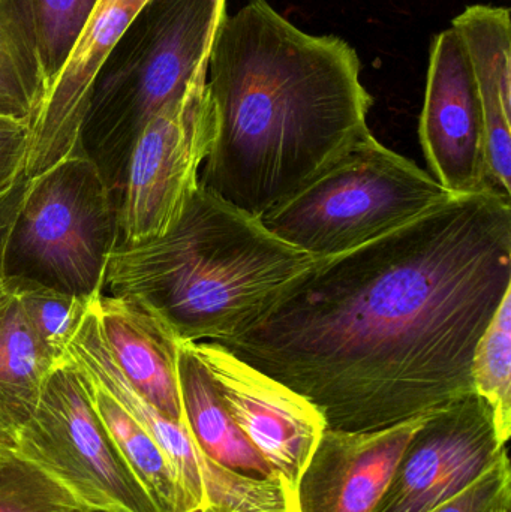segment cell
I'll return each instance as SVG.
<instances>
[{
    "instance_id": "cell-1",
    "label": "cell",
    "mask_w": 511,
    "mask_h": 512,
    "mask_svg": "<svg viewBox=\"0 0 511 512\" xmlns=\"http://www.w3.org/2000/svg\"><path fill=\"white\" fill-rule=\"evenodd\" d=\"M510 291V198L450 197L318 259L219 345L308 399L327 429L372 432L474 393V349Z\"/></svg>"
},
{
    "instance_id": "cell-2",
    "label": "cell",
    "mask_w": 511,
    "mask_h": 512,
    "mask_svg": "<svg viewBox=\"0 0 511 512\" xmlns=\"http://www.w3.org/2000/svg\"><path fill=\"white\" fill-rule=\"evenodd\" d=\"M353 45L311 35L266 0L219 21L206 89L216 138L200 186L263 218L369 134L371 93Z\"/></svg>"
},
{
    "instance_id": "cell-3",
    "label": "cell",
    "mask_w": 511,
    "mask_h": 512,
    "mask_svg": "<svg viewBox=\"0 0 511 512\" xmlns=\"http://www.w3.org/2000/svg\"><path fill=\"white\" fill-rule=\"evenodd\" d=\"M318 259L198 186L164 236L119 242L102 294L140 298L182 342L222 343L248 328Z\"/></svg>"
},
{
    "instance_id": "cell-4",
    "label": "cell",
    "mask_w": 511,
    "mask_h": 512,
    "mask_svg": "<svg viewBox=\"0 0 511 512\" xmlns=\"http://www.w3.org/2000/svg\"><path fill=\"white\" fill-rule=\"evenodd\" d=\"M225 2L149 0L102 65L81 128V147L117 201L135 141L209 59Z\"/></svg>"
},
{
    "instance_id": "cell-5",
    "label": "cell",
    "mask_w": 511,
    "mask_h": 512,
    "mask_svg": "<svg viewBox=\"0 0 511 512\" xmlns=\"http://www.w3.org/2000/svg\"><path fill=\"white\" fill-rule=\"evenodd\" d=\"M450 197L428 171L369 132L261 221L293 248L329 258L416 221Z\"/></svg>"
},
{
    "instance_id": "cell-6",
    "label": "cell",
    "mask_w": 511,
    "mask_h": 512,
    "mask_svg": "<svg viewBox=\"0 0 511 512\" xmlns=\"http://www.w3.org/2000/svg\"><path fill=\"white\" fill-rule=\"evenodd\" d=\"M119 201L83 149L30 179L9 240L6 271L90 298L119 245Z\"/></svg>"
},
{
    "instance_id": "cell-7",
    "label": "cell",
    "mask_w": 511,
    "mask_h": 512,
    "mask_svg": "<svg viewBox=\"0 0 511 512\" xmlns=\"http://www.w3.org/2000/svg\"><path fill=\"white\" fill-rule=\"evenodd\" d=\"M89 510L159 512L96 411L89 384L65 358L11 445Z\"/></svg>"
},
{
    "instance_id": "cell-8",
    "label": "cell",
    "mask_w": 511,
    "mask_h": 512,
    "mask_svg": "<svg viewBox=\"0 0 511 512\" xmlns=\"http://www.w3.org/2000/svg\"><path fill=\"white\" fill-rule=\"evenodd\" d=\"M206 74L207 62L135 141L120 192V242L164 236L200 186L201 167L216 138Z\"/></svg>"
},
{
    "instance_id": "cell-9",
    "label": "cell",
    "mask_w": 511,
    "mask_h": 512,
    "mask_svg": "<svg viewBox=\"0 0 511 512\" xmlns=\"http://www.w3.org/2000/svg\"><path fill=\"white\" fill-rule=\"evenodd\" d=\"M509 453L476 393L428 412L372 512H429L467 489Z\"/></svg>"
},
{
    "instance_id": "cell-10",
    "label": "cell",
    "mask_w": 511,
    "mask_h": 512,
    "mask_svg": "<svg viewBox=\"0 0 511 512\" xmlns=\"http://www.w3.org/2000/svg\"><path fill=\"white\" fill-rule=\"evenodd\" d=\"M192 348L240 432L297 493L300 478L327 429L323 415L308 399L219 343H192Z\"/></svg>"
},
{
    "instance_id": "cell-11",
    "label": "cell",
    "mask_w": 511,
    "mask_h": 512,
    "mask_svg": "<svg viewBox=\"0 0 511 512\" xmlns=\"http://www.w3.org/2000/svg\"><path fill=\"white\" fill-rule=\"evenodd\" d=\"M419 137L429 174L450 195L495 191L489 182L479 90L464 44L453 29L432 39Z\"/></svg>"
},
{
    "instance_id": "cell-12",
    "label": "cell",
    "mask_w": 511,
    "mask_h": 512,
    "mask_svg": "<svg viewBox=\"0 0 511 512\" xmlns=\"http://www.w3.org/2000/svg\"><path fill=\"white\" fill-rule=\"evenodd\" d=\"M149 0H98L68 59L30 123L26 176H41L80 152L81 128L96 77L135 15Z\"/></svg>"
},
{
    "instance_id": "cell-13",
    "label": "cell",
    "mask_w": 511,
    "mask_h": 512,
    "mask_svg": "<svg viewBox=\"0 0 511 512\" xmlns=\"http://www.w3.org/2000/svg\"><path fill=\"white\" fill-rule=\"evenodd\" d=\"M425 415L372 430H324L299 486L300 512H372Z\"/></svg>"
},
{
    "instance_id": "cell-14",
    "label": "cell",
    "mask_w": 511,
    "mask_h": 512,
    "mask_svg": "<svg viewBox=\"0 0 511 512\" xmlns=\"http://www.w3.org/2000/svg\"><path fill=\"white\" fill-rule=\"evenodd\" d=\"M99 333L114 363L134 390L165 417L183 421L179 349L173 328L140 298L92 297Z\"/></svg>"
},
{
    "instance_id": "cell-15",
    "label": "cell",
    "mask_w": 511,
    "mask_h": 512,
    "mask_svg": "<svg viewBox=\"0 0 511 512\" xmlns=\"http://www.w3.org/2000/svg\"><path fill=\"white\" fill-rule=\"evenodd\" d=\"M464 44L485 120L489 182L511 197V23L504 6L471 5L452 21Z\"/></svg>"
},
{
    "instance_id": "cell-16",
    "label": "cell",
    "mask_w": 511,
    "mask_h": 512,
    "mask_svg": "<svg viewBox=\"0 0 511 512\" xmlns=\"http://www.w3.org/2000/svg\"><path fill=\"white\" fill-rule=\"evenodd\" d=\"M65 358L101 385L155 438L176 472L183 512L200 511L203 502L200 459L185 423L165 417L126 381L99 333L92 297L66 345Z\"/></svg>"
},
{
    "instance_id": "cell-17",
    "label": "cell",
    "mask_w": 511,
    "mask_h": 512,
    "mask_svg": "<svg viewBox=\"0 0 511 512\" xmlns=\"http://www.w3.org/2000/svg\"><path fill=\"white\" fill-rule=\"evenodd\" d=\"M59 363L33 330L14 276L0 277V444L11 447Z\"/></svg>"
},
{
    "instance_id": "cell-18",
    "label": "cell",
    "mask_w": 511,
    "mask_h": 512,
    "mask_svg": "<svg viewBox=\"0 0 511 512\" xmlns=\"http://www.w3.org/2000/svg\"><path fill=\"white\" fill-rule=\"evenodd\" d=\"M179 390L183 423L198 453L249 477L278 475L228 414L191 342L180 343Z\"/></svg>"
},
{
    "instance_id": "cell-19",
    "label": "cell",
    "mask_w": 511,
    "mask_h": 512,
    "mask_svg": "<svg viewBox=\"0 0 511 512\" xmlns=\"http://www.w3.org/2000/svg\"><path fill=\"white\" fill-rule=\"evenodd\" d=\"M99 417L113 436L138 483L149 493L159 512H183L182 492L167 454L152 435L101 385L87 378Z\"/></svg>"
},
{
    "instance_id": "cell-20",
    "label": "cell",
    "mask_w": 511,
    "mask_h": 512,
    "mask_svg": "<svg viewBox=\"0 0 511 512\" xmlns=\"http://www.w3.org/2000/svg\"><path fill=\"white\" fill-rule=\"evenodd\" d=\"M47 83L18 0H0V117L32 123Z\"/></svg>"
},
{
    "instance_id": "cell-21",
    "label": "cell",
    "mask_w": 511,
    "mask_h": 512,
    "mask_svg": "<svg viewBox=\"0 0 511 512\" xmlns=\"http://www.w3.org/2000/svg\"><path fill=\"white\" fill-rule=\"evenodd\" d=\"M471 382L494 415L498 436L509 444L511 435V291L501 301L474 349Z\"/></svg>"
},
{
    "instance_id": "cell-22",
    "label": "cell",
    "mask_w": 511,
    "mask_h": 512,
    "mask_svg": "<svg viewBox=\"0 0 511 512\" xmlns=\"http://www.w3.org/2000/svg\"><path fill=\"white\" fill-rule=\"evenodd\" d=\"M203 502L198 512H300L297 493L279 475L240 474L198 453Z\"/></svg>"
},
{
    "instance_id": "cell-23",
    "label": "cell",
    "mask_w": 511,
    "mask_h": 512,
    "mask_svg": "<svg viewBox=\"0 0 511 512\" xmlns=\"http://www.w3.org/2000/svg\"><path fill=\"white\" fill-rule=\"evenodd\" d=\"M96 2L98 0H18L35 41L47 89L68 59Z\"/></svg>"
},
{
    "instance_id": "cell-24",
    "label": "cell",
    "mask_w": 511,
    "mask_h": 512,
    "mask_svg": "<svg viewBox=\"0 0 511 512\" xmlns=\"http://www.w3.org/2000/svg\"><path fill=\"white\" fill-rule=\"evenodd\" d=\"M87 511L86 505L35 463L0 444V512Z\"/></svg>"
},
{
    "instance_id": "cell-25",
    "label": "cell",
    "mask_w": 511,
    "mask_h": 512,
    "mask_svg": "<svg viewBox=\"0 0 511 512\" xmlns=\"http://www.w3.org/2000/svg\"><path fill=\"white\" fill-rule=\"evenodd\" d=\"M24 312L39 339L59 361L86 309L89 298L60 291L29 277L14 276Z\"/></svg>"
},
{
    "instance_id": "cell-26",
    "label": "cell",
    "mask_w": 511,
    "mask_h": 512,
    "mask_svg": "<svg viewBox=\"0 0 511 512\" xmlns=\"http://www.w3.org/2000/svg\"><path fill=\"white\" fill-rule=\"evenodd\" d=\"M429 512H511L509 453L455 498Z\"/></svg>"
},
{
    "instance_id": "cell-27",
    "label": "cell",
    "mask_w": 511,
    "mask_h": 512,
    "mask_svg": "<svg viewBox=\"0 0 511 512\" xmlns=\"http://www.w3.org/2000/svg\"><path fill=\"white\" fill-rule=\"evenodd\" d=\"M30 129L26 123H0V195L23 174L29 155Z\"/></svg>"
},
{
    "instance_id": "cell-28",
    "label": "cell",
    "mask_w": 511,
    "mask_h": 512,
    "mask_svg": "<svg viewBox=\"0 0 511 512\" xmlns=\"http://www.w3.org/2000/svg\"><path fill=\"white\" fill-rule=\"evenodd\" d=\"M29 183V177L23 174L5 194L0 195V277L6 274V256H8L12 228Z\"/></svg>"
},
{
    "instance_id": "cell-29",
    "label": "cell",
    "mask_w": 511,
    "mask_h": 512,
    "mask_svg": "<svg viewBox=\"0 0 511 512\" xmlns=\"http://www.w3.org/2000/svg\"><path fill=\"white\" fill-rule=\"evenodd\" d=\"M87 512H116V511H107V510H89Z\"/></svg>"
},
{
    "instance_id": "cell-30",
    "label": "cell",
    "mask_w": 511,
    "mask_h": 512,
    "mask_svg": "<svg viewBox=\"0 0 511 512\" xmlns=\"http://www.w3.org/2000/svg\"><path fill=\"white\" fill-rule=\"evenodd\" d=\"M3 122H12V120L3 119V117H0V123H3Z\"/></svg>"
}]
</instances>
